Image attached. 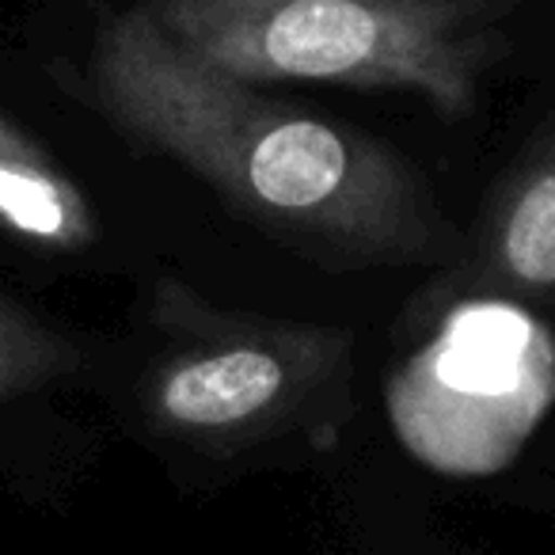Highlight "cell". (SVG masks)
Returning a JSON list of instances; mask_svg holds the SVG:
<instances>
[{"mask_svg":"<svg viewBox=\"0 0 555 555\" xmlns=\"http://www.w3.org/2000/svg\"><path fill=\"white\" fill-rule=\"evenodd\" d=\"M95 80L111 115L198 171L255 224L335 262H438L461 244L392 145L289 107L183 50L145 9L107 20Z\"/></svg>","mask_w":555,"mask_h":555,"instance_id":"cell-1","label":"cell"},{"mask_svg":"<svg viewBox=\"0 0 555 555\" xmlns=\"http://www.w3.org/2000/svg\"><path fill=\"white\" fill-rule=\"evenodd\" d=\"M525 0H153L149 16L183 50L240 80H312L415 92L472 115L506 57Z\"/></svg>","mask_w":555,"mask_h":555,"instance_id":"cell-2","label":"cell"},{"mask_svg":"<svg viewBox=\"0 0 555 555\" xmlns=\"http://www.w3.org/2000/svg\"><path fill=\"white\" fill-rule=\"evenodd\" d=\"M555 396L552 339L509 305H468L396 377L403 441L446 472H491Z\"/></svg>","mask_w":555,"mask_h":555,"instance_id":"cell-3","label":"cell"},{"mask_svg":"<svg viewBox=\"0 0 555 555\" xmlns=\"http://www.w3.org/2000/svg\"><path fill=\"white\" fill-rule=\"evenodd\" d=\"M186 332L156 380V411L209 446H247L286 426L350 365V335L320 324L229 317L168 286Z\"/></svg>","mask_w":555,"mask_h":555,"instance_id":"cell-4","label":"cell"},{"mask_svg":"<svg viewBox=\"0 0 555 555\" xmlns=\"http://www.w3.org/2000/svg\"><path fill=\"white\" fill-rule=\"evenodd\" d=\"M479 278L555 297V122L532 138L494 194L479 240Z\"/></svg>","mask_w":555,"mask_h":555,"instance_id":"cell-5","label":"cell"},{"mask_svg":"<svg viewBox=\"0 0 555 555\" xmlns=\"http://www.w3.org/2000/svg\"><path fill=\"white\" fill-rule=\"evenodd\" d=\"M0 214L24 232L47 240L77 232V198L31 164L0 160Z\"/></svg>","mask_w":555,"mask_h":555,"instance_id":"cell-6","label":"cell"}]
</instances>
